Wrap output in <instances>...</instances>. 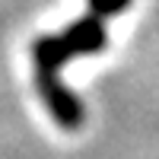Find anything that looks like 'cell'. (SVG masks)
<instances>
[{
    "mask_svg": "<svg viewBox=\"0 0 159 159\" xmlns=\"http://www.w3.org/2000/svg\"><path fill=\"white\" fill-rule=\"evenodd\" d=\"M35 86H38V96H42L48 115L61 127L73 130V127L83 124V118H86L83 115V102H80V96L73 89L64 86L61 73H35Z\"/></svg>",
    "mask_w": 159,
    "mask_h": 159,
    "instance_id": "cell-1",
    "label": "cell"
},
{
    "mask_svg": "<svg viewBox=\"0 0 159 159\" xmlns=\"http://www.w3.org/2000/svg\"><path fill=\"white\" fill-rule=\"evenodd\" d=\"M61 35H64V42L70 45L73 57H83V54H99V51H105V45H108L105 19L92 16V13H89V16H83V19H76V22H70Z\"/></svg>",
    "mask_w": 159,
    "mask_h": 159,
    "instance_id": "cell-2",
    "label": "cell"
},
{
    "mask_svg": "<svg viewBox=\"0 0 159 159\" xmlns=\"http://www.w3.org/2000/svg\"><path fill=\"white\" fill-rule=\"evenodd\" d=\"M134 0H86V7L92 16H99V19H111L118 16V13H124Z\"/></svg>",
    "mask_w": 159,
    "mask_h": 159,
    "instance_id": "cell-3",
    "label": "cell"
}]
</instances>
